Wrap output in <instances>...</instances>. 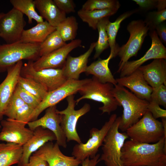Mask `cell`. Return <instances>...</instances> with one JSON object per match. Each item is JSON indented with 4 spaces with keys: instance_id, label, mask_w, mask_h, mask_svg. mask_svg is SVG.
I'll return each instance as SVG.
<instances>
[{
    "instance_id": "6da1fadb",
    "label": "cell",
    "mask_w": 166,
    "mask_h": 166,
    "mask_svg": "<svg viewBox=\"0 0 166 166\" xmlns=\"http://www.w3.org/2000/svg\"><path fill=\"white\" fill-rule=\"evenodd\" d=\"M121 160L124 166H166V139L153 144L125 141Z\"/></svg>"
},
{
    "instance_id": "7a4b0ae2",
    "label": "cell",
    "mask_w": 166,
    "mask_h": 166,
    "mask_svg": "<svg viewBox=\"0 0 166 166\" xmlns=\"http://www.w3.org/2000/svg\"><path fill=\"white\" fill-rule=\"evenodd\" d=\"M114 86L113 94L123 108L119 129L124 132L147 111L149 102L138 98L124 87L117 84Z\"/></svg>"
},
{
    "instance_id": "3957f363",
    "label": "cell",
    "mask_w": 166,
    "mask_h": 166,
    "mask_svg": "<svg viewBox=\"0 0 166 166\" xmlns=\"http://www.w3.org/2000/svg\"><path fill=\"white\" fill-rule=\"evenodd\" d=\"M113 84L102 83L93 76L78 91L81 96L75 101L76 104L77 105L84 99L96 101L103 104V106L99 108L102 114H110L120 106L113 94Z\"/></svg>"
},
{
    "instance_id": "277c9868",
    "label": "cell",
    "mask_w": 166,
    "mask_h": 166,
    "mask_svg": "<svg viewBox=\"0 0 166 166\" xmlns=\"http://www.w3.org/2000/svg\"><path fill=\"white\" fill-rule=\"evenodd\" d=\"M40 44L20 41L0 44V73L7 71L10 67L23 60H36L40 57Z\"/></svg>"
},
{
    "instance_id": "5b68a950",
    "label": "cell",
    "mask_w": 166,
    "mask_h": 166,
    "mask_svg": "<svg viewBox=\"0 0 166 166\" xmlns=\"http://www.w3.org/2000/svg\"><path fill=\"white\" fill-rule=\"evenodd\" d=\"M121 117H117L108 131L101 146L99 158L105 166H124L121 160V150L128 137L125 132L119 130Z\"/></svg>"
},
{
    "instance_id": "8992f818",
    "label": "cell",
    "mask_w": 166,
    "mask_h": 166,
    "mask_svg": "<svg viewBox=\"0 0 166 166\" xmlns=\"http://www.w3.org/2000/svg\"><path fill=\"white\" fill-rule=\"evenodd\" d=\"M161 122L154 118L148 110L136 123L125 132L130 140L138 142L153 144L164 136Z\"/></svg>"
},
{
    "instance_id": "52a82bcc",
    "label": "cell",
    "mask_w": 166,
    "mask_h": 166,
    "mask_svg": "<svg viewBox=\"0 0 166 166\" xmlns=\"http://www.w3.org/2000/svg\"><path fill=\"white\" fill-rule=\"evenodd\" d=\"M127 29L130 34L126 43L118 49L117 55L120 58L118 64V73L129 59L136 56L140 49L144 38L149 30L148 24L142 20H133L128 25Z\"/></svg>"
},
{
    "instance_id": "ba28073f",
    "label": "cell",
    "mask_w": 166,
    "mask_h": 166,
    "mask_svg": "<svg viewBox=\"0 0 166 166\" xmlns=\"http://www.w3.org/2000/svg\"><path fill=\"white\" fill-rule=\"evenodd\" d=\"M117 118L116 114L111 115L100 129L93 128L90 130L89 138L85 143L76 144L73 147L72 156L81 162L87 158L92 159L97 155L104 138Z\"/></svg>"
},
{
    "instance_id": "9c48e42d",
    "label": "cell",
    "mask_w": 166,
    "mask_h": 166,
    "mask_svg": "<svg viewBox=\"0 0 166 166\" xmlns=\"http://www.w3.org/2000/svg\"><path fill=\"white\" fill-rule=\"evenodd\" d=\"M34 61H29L23 65L20 76L31 79L45 87L48 92L59 87L67 80L62 68H48L36 70Z\"/></svg>"
},
{
    "instance_id": "30bf717a",
    "label": "cell",
    "mask_w": 166,
    "mask_h": 166,
    "mask_svg": "<svg viewBox=\"0 0 166 166\" xmlns=\"http://www.w3.org/2000/svg\"><path fill=\"white\" fill-rule=\"evenodd\" d=\"M74 95L66 97L67 107L57 112L61 115V126L66 138L67 142L74 141L80 144L82 142L77 130V125L79 118L90 110V105L85 103L80 109L75 110L76 101Z\"/></svg>"
},
{
    "instance_id": "8fae6325",
    "label": "cell",
    "mask_w": 166,
    "mask_h": 166,
    "mask_svg": "<svg viewBox=\"0 0 166 166\" xmlns=\"http://www.w3.org/2000/svg\"><path fill=\"white\" fill-rule=\"evenodd\" d=\"M90 79L67 80L59 87L48 92L45 98L34 109L30 117L29 122L37 120L39 115L49 107L56 105L64 98L78 92Z\"/></svg>"
},
{
    "instance_id": "7c38bea8",
    "label": "cell",
    "mask_w": 166,
    "mask_h": 166,
    "mask_svg": "<svg viewBox=\"0 0 166 166\" xmlns=\"http://www.w3.org/2000/svg\"><path fill=\"white\" fill-rule=\"evenodd\" d=\"M23 15L13 7L0 19V37L6 43L20 41L26 25Z\"/></svg>"
},
{
    "instance_id": "4fadbf2b",
    "label": "cell",
    "mask_w": 166,
    "mask_h": 166,
    "mask_svg": "<svg viewBox=\"0 0 166 166\" xmlns=\"http://www.w3.org/2000/svg\"><path fill=\"white\" fill-rule=\"evenodd\" d=\"M57 110L56 105L49 107L42 117L29 122L27 124L29 128L33 131L38 127L50 130L55 134L58 145L65 148L67 146L66 138L61 126V115L57 112Z\"/></svg>"
},
{
    "instance_id": "5bb4252c",
    "label": "cell",
    "mask_w": 166,
    "mask_h": 166,
    "mask_svg": "<svg viewBox=\"0 0 166 166\" xmlns=\"http://www.w3.org/2000/svg\"><path fill=\"white\" fill-rule=\"evenodd\" d=\"M81 40L75 39L59 49L40 57L33 62L36 70L48 68H62L69 53L73 49L81 46Z\"/></svg>"
},
{
    "instance_id": "9a60e30c",
    "label": "cell",
    "mask_w": 166,
    "mask_h": 166,
    "mask_svg": "<svg viewBox=\"0 0 166 166\" xmlns=\"http://www.w3.org/2000/svg\"><path fill=\"white\" fill-rule=\"evenodd\" d=\"M149 35L152 40L151 47L140 59L128 61L121 69L120 77L128 76L145 62L152 59H166V48L160 41L155 30H150Z\"/></svg>"
},
{
    "instance_id": "2e32d148",
    "label": "cell",
    "mask_w": 166,
    "mask_h": 166,
    "mask_svg": "<svg viewBox=\"0 0 166 166\" xmlns=\"http://www.w3.org/2000/svg\"><path fill=\"white\" fill-rule=\"evenodd\" d=\"M0 141L23 146L33 136L34 131L16 121L7 118L1 121Z\"/></svg>"
},
{
    "instance_id": "e0dca14e",
    "label": "cell",
    "mask_w": 166,
    "mask_h": 166,
    "mask_svg": "<svg viewBox=\"0 0 166 166\" xmlns=\"http://www.w3.org/2000/svg\"><path fill=\"white\" fill-rule=\"evenodd\" d=\"M33 154L46 161L49 166H79L81 163L73 156L64 154L56 142H48Z\"/></svg>"
},
{
    "instance_id": "ac0fdd59",
    "label": "cell",
    "mask_w": 166,
    "mask_h": 166,
    "mask_svg": "<svg viewBox=\"0 0 166 166\" xmlns=\"http://www.w3.org/2000/svg\"><path fill=\"white\" fill-rule=\"evenodd\" d=\"M23 65L21 61L8 69L6 77L0 84V121L3 120L5 109L18 83Z\"/></svg>"
},
{
    "instance_id": "d6986e66",
    "label": "cell",
    "mask_w": 166,
    "mask_h": 166,
    "mask_svg": "<svg viewBox=\"0 0 166 166\" xmlns=\"http://www.w3.org/2000/svg\"><path fill=\"white\" fill-rule=\"evenodd\" d=\"M56 140V137L51 131L41 127H37L32 137L22 146V156L17 166H25L33 153L46 143Z\"/></svg>"
},
{
    "instance_id": "ffe728a7",
    "label": "cell",
    "mask_w": 166,
    "mask_h": 166,
    "mask_svg": "<svg viewBox=\"0 0 166 166\" xmlns=\"http://www.w3.org/2000/svg\"><path fill=\"white\" fill-rule=\"evenodd\" d=\"M116 79L118 85L128 88L138 98L148 102L150 101L152 88L145 80L138 69L128 76Z\"/></svg>"
},
{
    "instance_id": "44dd1931",
    "label": "cell",
    "mask_w": 166,
    "mask_h": 166,
    "mask_svg": "<svg viewBox=\"0 0 166 166\" xmlns=\"http://www.w3.org/2000/svg\"><path fill=\"white\" fill-rule=\"evenodd\" d=\"M96 42L92 43L88 50L77 57L68 55L62 68L67 80H79L80 74L85 72L87 67L88 59L95 48Z\"/></svg>"
},
{
    "instance_id": "7402d4cb",
    "label": "cell",
    "mask_w": 166,
    "mask_h": 166,
    "mask_svg": "<svg viewBox=\"0 0 166 166\" xmlns=\"http://www.w3.org/2000/svg\"><path fill=\"white\" fill-rule=\"evenodd\" d=\"M148 84L152 88L164 84L166 86V59H158L138 68Z\"/></svg>"
},
{
    "instance_id": "603a6c76",
    "label": "cell",
    "mask_w": 166,
    "mask_h": 166,
    "mask_svg": "<svg viewBox=\"0 0 166 166\" xmlns=\"http://www.w3.org/2000/svg\"><path fill=\"white\" fill-rule=\"evenodd\" d=\"M40 15L52 26L56 27L66 18L53 0H34Z\"/></svg>"
},
{
    "instance_id": "cb8c5ba5",
    "label": "cell",
    "mask_w": 166,
    "mask_h": 166,
    "mask_svg": "<svg viewBox=\"0 0 166 166\" xmlns=\"http://www.w3.org/2000/svg\"><path fill=\"white\" fill-rule=\"evenodd\" d=\"M113 58L112 54L110 53L106 59L99 58L88 66L85 73L87 74L93 75L102 83H108L115 85L117 82L109 67V61Z\"/></svg>"
},
{
    "instance_id": "d4e9b609",
    "label": "cell",
    "mask_w": 166,
    "mask_h": 166,
    "mask_svg": "<svg viewBox=\"0 0 166 166\" xmlns=\"http://www.w3.org/2000/svg\"><path fill=\"white\" fill-rule=\"evenodd\" d=\"M56 30L46 21L37 23L35 26L24 30L20 41L26 43L41 44Z\"/></svg>"
},
{
    "instance_id": "484cf974",
    "label": "cell",
    "mask_w": 166,
    "mask_h": 166,
    "mask_svg": "<svg viewBox=\"0 0 166 166\" xmlns=\"http://www.w3.org/2000/svg\"><path fill=\"white\" fill-rule=\"evenodd\" d=\"M22 146L11 143L0 144V166L18 164L22 156Z\"/></svg>"
},
{
    "instance_id": "4316f807",
    "label": "cell",
    "mask_w": 166,
    "mask_h": 166,
    "mask_svg": "<svg viewBox=\"0 0 166 166\" xmlns=\"http://www.w3.org/2000/svg\"><path fill=\"white\" fill-rule=\"evenodd\" d=\"M136 10H133L127 11L119 16L113 22L110 21L107 24L106 30L107 34L108 42L110 48V53L112 54L113 58L117 56L119 47L116 42V38L121 22L132 14L136 13Z\"/></svg>"
},
{
    "instance_id": "83f0119b",
    "label": "cell",
    "mask_w": 166,
    "mask_h": 166,
    "mask_svg": "<svg viewBox=\"0 0 166 166\" xmlns=\"http://www.w3.org/2000/svg\"><path fill=\"white\" fill-rule=\"evenodd\" d=\"M118 10L110 9L87 11L81 9L77 13L83 22L86 23L93 29L96 30L97 25L101 20L114 14Z\"/></svg>"
},
{
    "instance_id": "f1b7e54d",
    "label": "cell",
    "mask_w": 166,
    "mask_h": 166,
    "mask_svg": "<svg viewBox=\"0 0 166 166\" xmlns=\"http://www.w3.org/2000/svg\"><path fill=\"white\" fill-rule=\"evenodd\" d=\"M10 2L13 8L27 16L29 24L32 23L33 20L37 23L44 21L43 18L36 10L34 0H10Z\"/></svg>"
},
{
    "instance_id": "f546056e",
    "label": "cell",
    "mask_w": 166,
    "mask_h": 166,
    "mask_svg": "<svg viewBox=\"0 0 166 166\" xmlns=\"http://www.w3.org/2000/svg\"><path fill=\"white\" fill-rule=\"evenodd\" d=\"M78 29V23L73 16L66 17L56 27L64 41H72L75 39Z\"/></svg>"
},
{
    "instance_id": "4dcf8cb0",
    "label": "cell",
    "mask_w": 166,
    "mask_h": 166,
    "mask_svg": "<svg viewBox=\"0 0 166 166\" xmlns=\"http://www.w3.org/2000/svg\"><path fill=\"white\" fill-rule=\"evenodd\" d=\"M66 44L58 31L56 30L40 44V57L47 55L62 47Z\"/></svg>"
},
{
    "instance_id": "1f68e13d",
    "label": "cell",
    "mask_w": 166,
    "mask_h": 166,
    "mask_svg": "<svg viewBox=\"0 0 166 166\" xmlns=\"http://www.w3.org/2000/svg\"><path fill=\"white\" fill-rule=\"evenodd\" d=\"M18 84L41 101L48 92L42 85L30 78L19 76Z\"/></svg>"
},
{
    "instance_id": "d6a6232c",
    "label": "cell",
    "mask_w": 166,
    "mask_h": 166,
    "mask_svg": "<svg viewBox=\"0 0 166 166\" xmlns=\"http://www.w3.org/2000/svg\"><path fill=\"white\" fill-rule=\"evenodd\" d=\"M109 17H107L103 18L97 25L99 37L94 48L95 50L93 57L94 59L98 57L102 52L109 46L106 30L107 25L109 22Z\"/></svg>"
},
{
    "instance_id": "836d02e7",
    "label": "cell",
    "mask_w": 166,
    "mask_h": 166,
    "mask_svg": "<svg viewBox=\"0 0 166 166\" xmlns=\"http://www.w3.org/2000/svg\"><path fill=\"white\" fill-rule=\"evenodd\" d=\"M121 5L117 0H88L82 5L81 9L87 11L110 9H118Z\"/></svg>"
},
{
    "instance_id": "e575fe53",
    "label": "cell",
    "mask_w": 166,
    "mask_h": 166,
    "mask_svg": "<svg viewBox=\"0 0 166 166\" xmlns=\"http://www.w3.org/2000/svg\"><path fill=\"white\" fill-rule=\"evenodd\" d=\"M14 93L22 99L25 104L29 105L34 109L41 102L40 100L23 88L18 83Z\"/></svg>"
},
{
    "instance_id": "d590c367",
    "label": "cell",
    "mask_w": 166,
    "mask_h": 166,
    "mask_svg": "<svg viewBox=\"0 0 166 166\" xmlns=\"http://www.w3.org/2000/svg\"><path fill=\"white\" fill-rule=\"evenodd\" d=\"M24 104L22 99L14 93L6 107L4 115L8 118L15 119L18 110Z\"/></svg>"
},
{
    "instance_id": "8d00e7d4",
    "label": "cell",
    "mask_w": 166,
    "mask_h": 166,
    "mask_svg": "<svg viewBox=\"0 0 166 166\" xmlns=\"http://www.w3.org/2000/svg\"><path fill=\"white\" fill-rule=\"evenodd\" d=\"M166 20V9L150 13L144 21L148 24L150 30H155L158 25Z\"/></svg>"
},
{
    "instance_id": "74e56055",
    "label": "cell",
    "mask_w": 166,
    "mask_h": 166,
    "mask_svg": "<svg viewBox=\"0 0 166 166\" xmlns=\"http://www.w3.org/2000/svg\"><path fill=\"white\" fill-rule=\"evenodd\" d=\"M150 101L166 107V86L164 84L152 88Z\"/></svg>"
},
{
    "instance_id": "f35d334b",
    "label": "cell",
    "mask_w": 166,
    "mask_h": 166,
    "mask_svg": "<svg viewBox=\"0 0 166 166\" xmlns=\"http://www.w3.org/2000/svg\"><path fill=\"white\" fill-rule=\"evenodd\" d=\"M34 110L29 105L24 104L18 110L15 120L26 126L29 122V118Z\"/></svg>"
},
{
    "instance_id": "ab89813d",
    "label": "cell",
    "mask_w": 166,
    "mask_h": 166,
    "mask_svg": "<svg viewBox=\"0 0 166 166\" xmlns=\"http://www.w3.org/2000/svg\"><path fill=\"white\" fill-rule=\"evenodd\" d=\"M58 8L66 14L75 12V5L72 0H53Z\"/></svg>"
},
{
    "instance_id": "60d3db41",
    "label": "cell",
    "mask_w": 166,
    "mask_h": 166,
    "mask_svg": "<svg viewBox=\"0 0 166 166\" xmlns=\"http://www.w3.org/2000/svg\"><path fill=\"white\" fill-rule=\"evenodd\" d=\"M148 110L151 113L155 119L159 118H166V110L161 108L159 105L153 101L149 102Z\"/></svg>"
},
{
    "instance_id": "b9f144b4",
    "label": "cell",
    "mask_w": 166,
    "mask_h": 166,
    "mask_svg": "<svg viewBox=\"0 0 166 166\" xmlns=\"http://www.w3.org/2000/svg\"><path fill=\"white\" fill-rule=\"evenodd\" d=\"M25 166H49L47 162L33 154Z\"/></svg>"
},
{
    "instance_id": "7bdbcfd3",
    "label": "cell",
    "mask_w": 166,
    "mask_h": 166,
    "mask_svg": "<svg viewBox=\"0 0 166 166\" xmlns=\"http://www.w3.org/2000/svg\"><path fill=\"white\" fill-rule=\"evenodd\" d=\"M140 7L143 9H148L156 8L157 0H133Z\"/></svg>"
},
{
    "instance_id": "ee69618b",
    "label": "cell",
    "mask_w": 166,
    "mask_h": 166,
    "mask_svg": "<svg viewBox=\"0 0 166 166\" xmlns=\"http://www.w3.org/2000/svg\"><path fill=\"white\" fill-rule=\"evenodd\" d=\"M156 33L160 37L159 39L162 43L166 44V25L163 22L156 26L155 28Z\"/></svg>"
},
{
    "instance_id": "f6af8a7d",
    "label": "cell",
    "mask_w": 166,
    "mask_h": 166,
    "mask_svg": "<svg viewBox=\"0 0 166 166\" xmlns=\"http://www.w3.org/2000/svg\"><path fill=\"white\" fill-rule=\"evenodd\" d=\"M100 155L97 154L92 159L87 158L82 161L81 164V166H96L100 161L99 159Z\"/></svg>"
},
{
    "instance_id": "bcb514c9",
    "label": "cell",
    "mask_w": 166,
    "mask_h": 166,
    "mask_svg": "<svg viewBox=\"0 0 166 166\" xmlns=\"http://www.w3.org/2000/svg\"><path fill=\"white\" fill-rule=\"evenodd\" d=\"M166 7V1L165 0H158L156 8L157 9L158 11L164 10Z\"/></svg>"
},
{
    "instance_id": "7dc6e473",
    "label": "cell",
    "mask_w": 166,
    "mask_h": 166,
    "mask_svg": "<svg viewBox=\"0 0 166 166\" xmlns=\"http://www.w3.org/2000/svg\"><path fill=\"white\" fill-rule=\"evenodd\" d=\"M5 14V13L2 12L0 13V19L2 18V17L3 16V15Z\"/></svg>"
},
{
    "instance_id": "c3c4849f",
    "label": "cell",
    "mask_w": 166,
    "mask_h": 166,
    "mask_svg": "<svg viewBox=\"0 0 166 166\" xmlns=\"http://www.w3.org/2000/svg\"><path fill=\"white\" fill-rule=\"evenodd\" d=\"M1 125H0V128H1Z\"/></svg>"
}]
</instances>
